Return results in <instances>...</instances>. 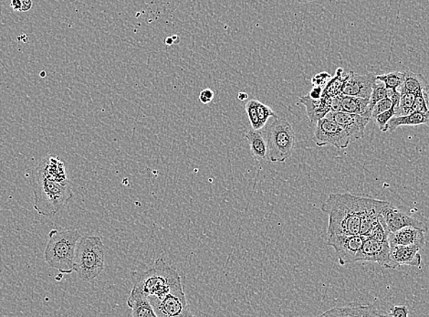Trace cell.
Masks as SVG:
<instances>
[{"instance_id": "5b68a950", "label": "cell", "mask_w": 429, "mask_h": 317, "mask_svg": "<svg viewBox=\"0 0 429 317\" xmlns=\"http://www.w3.org/2000/svg\"><path fill=\"white\" fill-rule=\"evenodd\" d=\"M104 269V246L100 236H84L78 241L74 272L83 281L96 279Z\"/></svg>"}, {"instance_id": "ac0fdd59", "label": "cell", "mask_w": 429, "mask_h": 317, "mask_svg": "<svg viewBox=\"0 0 429 317\" xmlns=\"http://www.w3.org/2000/svg\"><path fill=\"white\" fill-rule=\"evenodd\" d=\"M330 101L332 96L325 93H323L319 100L312 99L308 96L301 97L300 99V102L306 106L308 116L313 123L323 119L330 112Z\"/></svg>"}, {"instance_id": "52a82bcc", "label": "cell", "mask_w": 429, "mask_h": 317, "mask_svg": "<svg viewBox=\"0 0 429 317\" xmlns=\"http://www.w3.org/2000/svg\"><path fill=\"white\" fill-rule=\"evenodd\" d=\"M313 139L320 148L333 146L338 149H345L351 143L345 131L335 120L327 116L317 121Z\"/></svg>"}, {"instance_id": "8fae6325", "label": "cell", "mask_w": 429, "mask_h": 317, "mask_svg": "<svg viewBox=\"0 0 429 317\" xmlns=\"http://www.w3.org/2000/svg\"><path fill=\"white\" fill-rule=\"evenodd\" d=\"M381 217L389 233L405 227L417 228L425 233L428 231V227L424 222L411 217L407 212L401 211L400 208L395 207L391 203L385 206L382 211Z\"/></svg>"}, {"instance_id": "8d00e7d4", "label": "cell", "mask_w": 429, "mask_h": 317, "mask_svg": "<svg viewBox=\"0 0 429 317\" xmlns=\"http://www.w3.org/2000/svg\"><path fill=\"white\" fill-rule=\"evenodd\" d=\"M323 93V87L321 86H314L312 91L308 94V96L312 98L314 100H319L321 97H322Z\"/></svg>"}, {"instance_id": "44dd1931", "label": "cell", "mask_w": 429, "mask_h": 317, "mask_svg": "<svg viewBox=\"0 0 429 317\" xmlns=\"http://www.w3.org/2000/svg\"><path fill=\"white\" fill-rule=\"evenodd\" d=\"M245 137L250 144L252 156L257 161L261 162L268 159L267 142L260 131L252 129L245 134Z\"/></svg>"}, {"instance_id": "4fadbf2b", "label": "cell", "mask_w": 429, "mask_h": 317, "mask_svg": "<svg viewBox=\"0 0 429 317\" xmlns=\"http://www.w3.org/2000/svg\"><path fill=\"white\" fill-rule=\"evenodd\" d=\"M376 75L373 74H357L350 71L348 79L343 84L342 94L345 96L365 98L369 99L373 85L375 84Z\"/></svg>"}, {"instance_id": "30bf717a", "label": "cell", "mask_w": 429, "mask_h": 317, "mask_svg": "<svg viewBox=\"0 0 429 317\" xmlns=\"http://www.w3.org/2000/svg\"><path fill=\"white\" fill-rule=\"evenodd\" d=\"M326 116L335 120L345 131L351 143L363 139L366 126L372 121V117L366 114L346 113L343 111L330 112Z\"/></svg>"}, {"instance_id": "d590c367", "label": "cell", "mask_w": 429, "mask_h": 317, "mask_svg": "<svg viewBox=\"0 0 429 317\" xmlns=\"http://www.w3.org/2000/svg\"><path fill=\"white\" fill-rule=\"evenodd\" d=\"M213 98H214V91L211 89L203 90L201 94H199V101L204 104L211 103Z\"/></svg>"}, {"instance_id": "9a60e30c", "label": "cell", "mask_w": 429, "mask_h": 317, "mask_svg": "<svg viewBox=\"0 0 429 317\" xmlns=\"http://www.w3.org/2000/svg\"><path fill=\"white\" fill-rule=\"evenodd\" d=\"M390 246L395 245H418L422 248L425 243V231L417 228L405 227L388 234Z\"/></svg>"}, {"instance_id": "ba28073f", "label": "cell", "mask_w": 429, "mask_h": 317, "mask_svg": "<svg viewBox=\"0 0 429 317\" xmlns=\"http://www.w3.org/2000/svg\"><path fill=\"white\" fill-rule=\"evenodd\" d=\"M365 240L362 235H327V243L335 249L342 266L358 261L360 250Z\"/></svg>"}, {"instance_id": "9c48e42d", "label": "cell", "mask_w": 429, "mask_h": 317, "mask_svg": "<svg viewBox=\"0 0 429 317\" xmlns=\"http://www.w3.org/2000/svg\"><path fill=\"white\" fill-rule=\"evenodd\" d=\"M156 306L157 317H188L194 316L189 311L184 287L179 286L168 293Z\"/></svg>"}, {"instance_id": "d6a6232c", "label": "cell", "mask_w": 429, "mask_h": 317, "mask_svg": "<svg viewBox=\"0 0 429 317\" xmlns=\"http://www.w3.org/2000/svg\"><path fill=\"white\" fill-rule=\"evenodd\" d=\"M332 79V76L326 71H323V73L318 74L316 76H313L312 79V83L314 86H321L323 87V85H326L328 84V81Z\"/></svg>"}, {"instance_id": "4316f807", "label": "cell", "mask_w": 429, "mask_h": 317, "mask_svg": "<svg viewBox=\"0 0 429 317\" xmlns=\"http://www.w3.org/2000/svg\"><path fill=\"white\" fill-rule=\"evenodd\" d=\"M385 97H388L385 85L383 84L382 81L381 84L375 83V84L373 85L372 94L369 98V112L372 114L373 106H375V104L379 102V101L384 99Z\"/></svg>"}, {"instance_id": "5bb4252c", "label": "cell", "mask_w": 429, "mask_h": 317, "mask_svg": "<svg viewBox=\"0 0 429 317\" xmlns=\"http://www.w3.org/2000/svg\"><path fill=\"white\" fill-rule=\"evenodd\" d=\"M422 247L418 245H395L390 246V267L396 269L399 266L420 267Z\"/></svg>"}, {"instance_id": "3957f363", "label": "cell", "mask_w": 429, "mask_h": 317, "mask_svg": "<svg viewBox=\"0 0 429 317\" xmlns=\"http://www.w3.org/2000/svg\"><path fill=\"white\" fill-rule=\"evenodd\" d=\"M132 278V291L145 296L150 302L161 301L176 287L183 284L178 272L162 259L157 260L155 266L145 272L133 273Z\"/></svg>"}, {"instance_id": "836d02e7", "label": "cell", "mask_w": 429, "mask_h": 317, "mask_svg": "<svg viewBox=\"0 0 429 317\" xmlns=\"http://www.w3.org/2000/svg\"><path fill=\"white\" fill-rule=\"evenodd\" d=\"M409 316V310L405 306H396L392 307L388 316L393 317H408Z\"/></svg>"}, {"instance_id": "b9f144b4", "label": "cell", "mask_w": 429, "mask_h": 317, "mask_svg": "<svg viewBox=\"0 0 429 317\" xmlns=\"http://www.w3.org/2000/svg\"><path fill=\"white\" fill-rule=\"evenodd\" d=\"M3 5H4V2H3V0H0V16L2 14Z\"/></svg>"}, {"instance_id": "7a4b0ae2", "label": "cell", "mask_w": 429, "mask_h": 317, "mask_svg": "<svg viewBox=\"0 0 429 317\" xmlns=\"http://www.w3.org/2000/svg\"><path fill=\"white\" fill-rule=\"evenodd\" d=\"M31 181L34 193V207L39 215L54 216L74 198L71 184H62L57 179L46 176L38 168L32 173Z\"/></svg>"}, {"instance_id": "e575fe53", "label": "cell", "mask_w": 429, "mask_h": 317, "mask_svg": "<svg viewBox=\"0 0 429 317\" xmlns=\"http://www.w3.org/2000/svg\"><path fill=\"white\" fill-rule=\"evenodd\" d=\"M342 94H338V96H332L330 112H339V111H342Z\"/></svg>"}, {"instance_id": "f546056e", "label": "cell", "mask_w": 429, "mask_h": 317, "mask_svg": "<svg viewBox=\"0 0 429 317\" xmlns=\"http://www.w3.org/2000/svg\"><path fill=\"white\" fill-rule=\"evenodd\" d=\"M254 99L248 101L247 104H246V111H247V114L248 116V119H250V122L251 124L252 129L255 130H261L263 129L261 126L260 119H258L257 109H256V104H255Z\"/></svg>"}, {"instance_id": "60d3db41", "label": "cell", "mask_w": 429, "mask_h": 317, "mask_svg": "<svg viewBox=\"0 0 429 317\" xmlns=\"http://www.w3.org/2000/svg\"><path fill=\"white\" fill-rule=\"evenodd\" d=\"M173 44V40L172 37L166 38V45H172Z\"/></svg>"}, {"instance_id": "277c9868", "label": "cell", "mask_w": 429, "mask_h": 317, "mask_svg": "<svg viewBox=\"0 0 429 317\" xmlns=\"http://www.w3.org/2000/svg\"><path fill=\"white\" fill-rule=\"evenodd\" d=\"M81 234L77 230H52L44 251L45 261L49 266L61 274L74 272L75 253Z\"/></svg>"}, {"instance_id": "7bdbcfd3", "label": "cell", "mask_w": 429, "mask_h": 317, "mask_svg": "<svg viewBox=\"0 0 429 317\" xmlns=\"http://www.w3.org/2000/svg\"><path fill=\"white\" fill-rule=\"evenodd\" d=\"M173 44H175V42H178L179 41V38L178 37V36H173Z\"/></svg>"}, {"instance_id": "4dcf8cb0", "label": "cell", "mask_w": 429, "mask_h": 317, "mask_svg": "<svg viewBox=\"0 0 429 317\" xmlns=\"http://www.w3.org/2000/svg\"><path fill=\"white\" fill-rule=\"evenodd\" d=\"M395 116V111L394 108H391L390 110L386 111V112L382 113L376 116L373 120L375 121V125L379 127V129L384 132L386 125L392 117Z\"/></svg>"}, {"instance_id": "ffe728a7", "label": "cell", "mask_w": 429, "mask_h": 317, "mask_svg": "<svg viewBox=\"0 0 429 317\" xmlns=\"http://www.w3.org/2000/svg\"><path fill=\"white\" fill-rule=\"evenodd\" d=\"M127 306L132 310L133 317H157L155 308L150 300L134 291L130 293L129 298L127 300Z\"/></svg>"}, {"instance_id": "7c38bea8", "label": "cell", "mask_w": 429, "mask_h": 317, "mask_svg": "<svg viewBox=\"0 0 429 317\" xmlns=\"http://www.w3.org/2000/svg\"><path fill=\"white\" fill-rule=\"evenodd\" d=\"M358 261L376 263L389 269L390 267V244L388 241H378L365 237L360 250Z\"/></svg>"}, {"instance_id": "f1b7e54d", "label": "cell", "mask_w": 429, "mask_h": 317, "mask_svg": "<svg viewBox=\"0 0 429 317\" xmlns=\"http://www.w3.org/2000/svg\"><path fill=\"white\" fill-rule=\"evenodd\" d=\"M255 104H256L258 117L260 119L262 127L266 125L268 119H271V117H274V119L278 117L273 111L271 110V108L266 106V104H262L258 100L255 101Z\"/></svg>"}, {"instance_id": "8992f818", "label": "cell", "mask_w": 429, "mask_h": 317, "mask_svg": "<svg viewBox=\"0 0 429 317\" xmlns=\"http://www.w3.org/2000/svg\"><path fill=\"white\" fill-rule=\"evenodd\" d=\"M296 135L288 121L276 117L268 131V159L284 163L293 155Z\"/></svg>"}, {"instance_id": "1f68e13d", "label": "cell", "mask_w": 429, "mask_h": 317, "mask_svg": "<svg viewBox=\"0 0 429 317\" xmlns=\"http://www.w3.org/2000/svg\"><path fill=\"white\" fill-rule=\"evenodd\" d=\"M393 107V103L390 98L385 97L384 99L379 101L378 104L373 106L372 110V120L375 119L378 114L386 112V111L390 110Z\"/></svg>"}, {"instance_id": "74e56055", "label": "cell", "mask_w": 429, "mask_h": 317, "mask_svg": "<svg viewBox=\"0 0 429 317\" xmlns=\"http://www.w3.org/2000/svg\"><path fill=\"white\" fill-rule=\"evenodd\" d=\"M32 6H34V2H32V0H21V11H29L32 9Z\"/></svg>"}, {"instance_id": "d4e9b609", "label": "cell", "mask_w": 429, "mask_h": 317, "mask_svg": "<svg viewBox=\"0 0 429 317\" xmlns=\"http://www.w3.org/2000/svg\"><path fill=\"white\" fill-rule=\"evenodd\" d=\"M376 80L382 81L388 89L398 91L404 81V71H391V73L376 75Z\"/></svg>"}, {"instance_id": "2e32d148", "label": "cell", "mask_w": 429, "mask_h": 317, "mask_svg": "<svg viewBox=\"0 0 429 317\" xmlns=\"http://www.w3.org/2000/svg\"><path fill=\"white\" fill-rule=\"evenodd\" d=\"M385 313H379L375 306H363L359 303H351V305L343 307H335L328 311L321 313L320 316H384Z\"/></svg>"}, {"instance_id": "e0dca14e", "label": "cell", "mask_w": 429, "mask_h": 317, "mask_svg": "<svg viewBox=\"0 0 429 317\" xmlns=\"http://www.w3.org/2000/svg\"><path fill=\"white\" fill-rule=\"evenodd\" d=\"M37 168L44 173L46 176H50L51 178L57 179L62 184H71L69 181L66 172V168L62 160L58 156L48 155L46 156L41 162L39 163Z\"/></svg>"}, {"instance_id": "6da1fadb", "label": "cell", "mask_w": 429, "mask_h": 317, "mask_svg": "<svg viewBox=\"0 0 429 317\" xmlns=\"http://www.w3.org/2000/svg\"><path fill=\"white\" fill-rule=\"evenodd\" d=\"M368 197L351 193H332L321 206V210L328 214L329 224L326 235H358L361 217Z\"/></svg>"}, {"instance_id": "cb8c5ba5", "label": "cell", "mask_w": 429, "mask_h": 317, "mask_svg": "<svg viewBox=\"0 0 429 317\" xmlns=\"http://www.w3.org/2000/svg\"><path fill=\"white\" fill-rule=\"evenodd\" d=\"M343 68H339L338 70H337L335 76L333 78L332 77V79H330L328 81V84H326V87L325 89L323 90V93L328 94L330 96H335L342 94L343 84H345V81L349 77V74H347V76L345 77H343Z\"/></svg>"}, {"instance_id": "f35d334b", "label": "cell", "mask_w": 429, "mask_h": 317, "mask_svg": "<svg viewBox=\"0 0 429 317\" xmlns=\"http://www.w3.org/2000/svg\"><path fill=\"white\" fill-rule=\"evenodd\" d=\"M11 6L13 11H21V0H11Z\"/></svg>"}, {"instance_id": "603a6c76", "label": "cell", "mask_w": 429, "mask_h": 317, "mask_svg": "<svg viewBox=\"0 0 429 317\" xmlns=\"http://www.w3.org/2000/svg\"><path fill=\"white\" fill-rule=\"evenodd\" d=\"M369 99L365 98L345 96L342 98V111L346 113L366 114L372 117L368 110Z\"/></svg>"}, {"instance_id": "484cf974", "label": "cell", "mask_w": 429, "mask_h": 317, "mask_svg": "<svg viewBox=\"0 0 429 317\" xmlns=\"http://www.w3.org/2000/svg\"><path fill=\"white\" fill-rule=\"evenodd\" d=\"M400 97V102L398 109L395 111V116H405L412 113V108L414 106L415 94L403 91Z\"/></svg>"}, {"instance_id": "d6986e66", "label": "cell", "mask_w": 429, "mask_h": 317, "mask_svg": "<svg viewBox=\"0 0 429 317\" xmlns=\"http://www.w3.org/2000/svg\"><path fill=\"white\" fill-rule=\"evenodd\" d=\"M425 125L429 127V112H413L405 116H395L386 125L384 133H393L400 126H418Z\"/></svg>"}, {"instance_id": "83f0119b", "label": "cell", "mask_w": 429, "mask_h": 317, "mask_svg": "<svg viewBox=\"0 0 429 317\" xmlns=\"http://www.w3.org/2000/svg\"><path fill=\"white\" fill-rule=\"evenodd\" d=\"M413 112H429V96L428 91H422L415 94Z\"/></svg>"}, {"instance_id": "7402d4cb", "label": "cell", "mask_w": 429, "mask_h": 317, "mask_svg": "<svg viewBox=\"0 0 429 317\" xmlns=\"http://www.w3.org/2000/svg\"><path fill=\"white\" fill-rule=\"evenodd\" d=\"M399 93L407 91L417 94L422 91H429V84L422 74L413 73L411 71H404V81L398 90Z\"/></svg>"}, {"instance_id": "ab89813d", "label": "cell", "mask_w": 429, "mask_h": 317, "mask_svg": "<svg viewBox=\"0 0 429 317\" xmlns=\"http://www.w3.org/2000/svg\"><path fill=\"white\" fill-rule=\"evenodd\" d=\"M238 98L241 101H245L248 99V94L247 93H242L241 91V93L238 94Z\"/></svg>"}]
</instances>
